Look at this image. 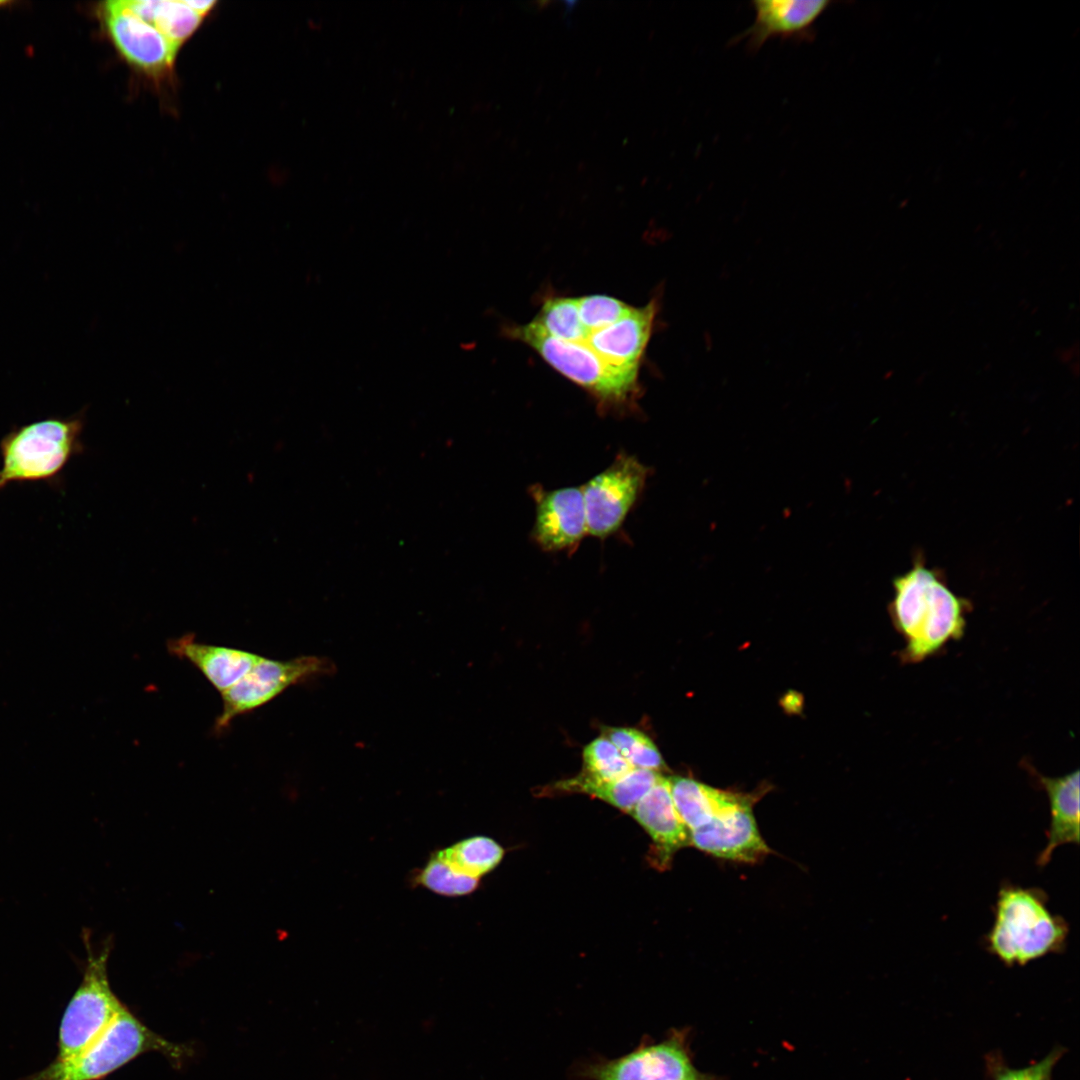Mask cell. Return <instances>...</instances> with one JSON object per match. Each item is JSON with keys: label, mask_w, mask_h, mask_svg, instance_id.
I'll use <instances>...</instances> for the list:
<instances>
[{"label": "cell", "mask_w": 1080, "mask_h": 1080, "mask_svg": "<svg viewBox=\"0 0 1080 1080\" xmlns=\"http://www.w3.org/2000/svg\"><path fill=\"white\" fill-rule=\"evenodd\" d=\"M892 586L894 596L888 610L905 640L899 652L903 663L921 662L963 636L970 603L949 588L938 570L916 560L909 570L894 577Z\"/></svg>", "instance_id": "1"}, {"label": "cell", "mask_w": 1080, "mask_h": 1080, "mask_svg": "<svg viewBox=\"0 0 1080 1080\" xmlns=\"http://www.w3.org/2000/svg\"><path fill=\"white\" fill-rule=\"evenodd\" d=\"M1068 933V923L1051 912L1048 895L1042 889L1004 883L998 890L994 922L985 936V947L1006 966H1023L1063 952Z\"/></svg>", "instance_id": "2"}, {"label": "cell", "mask_w": 1080, "mask_h": 1080, "mask_svg": "<svg viewBox=\"0 0 1080 1080\" xmlns=\"http://www.w3.org/2000/svg\"><path fill=\"white\" fill-rule=\"evenodd\" d=\"M148 1052H158L181 1064L189 1049L148 1028L124 1006L102 1034L71 1057L55 1058L44 1069L23 1080H101Z\"/></svg>", "instance_id": "3"}, {"label": "cell", "mask_w": 1080, "mask_h": 1080, "mask_svg": "<svg viewBox=\"0 0 1080 1080\" xmlns=\"http://www.w3.org/2000/svg\"><path fill=\"white\" fill-rule=\"evenodd\" d=\"M84 414L13 427L0 440V491L11 483L54 481L83 450Z\"/></svg>", "instance_id": "4"}, {"label": "cell", "mask_w": 1080, "mask_h": 1080, "mask_svg": "<svg viewBox=\"0 0 1080 1080\" xmlns=\"http://www.w3.org/2000/svg\"><path fill=\"white\" fill-rule=\"evenodd\" d=\"M507 335L535 350L551 367L591 394L601 411L634 408L640 396L639 374L609 367L578 342L544 332L532 320L506 329Z\"/></svg>", "instance_id": "5"}, {"label": "cell", "mask_w": 1080, "mask_h": 1080, "mask_svg": "<svg viewBox=\"0 0 1080 1080\" xmlns=\"http://www.w3.org/2000/svg\"><path fill=\"white\" fill-rule=\"evenodd\" d=\"M87 961L81 983L63 1014L56 1058L78 1054L93 1043L125 1006L113 992L107 974L111 942L96 952L89 931L83 933Z\"/></svg>", "instance_id": "6"}, {"label": "cell", "mask_w": 1080, "mask_h": 1080, "mask_svg": "<svg viewBox=\"0 0 1080 1080\" xmlns=\"http://www.w3.org/2000/svg\"><path fill=\"white\" fill-rule=\"evenodd\" d=\"M648 474L647 466L622 452L582 486L589 535L605 539L618 532L641 495Z\"/></svg>", "instance_id": "7"}, {"label": "cell", "mask_w": 1080, "mask_h": 1080, "mask_svg": "<svg viewBox=\"0 0 1080 1080\" xmlns=\"http://www.w3.org/2000/svg\"><path fill=\"white\" fill-rule=\"evenodd\" d=\"M332 668L328 660L316 656H301L282 661L262 657L232 687L221 693L222 711L214 729L222 731L237 716L252 712L269 703L291 685Z\"/></svg>", "instance_id": "8"}, {"label": "cell", "mask_w": 1080, "mask_h": 1080, "mask_svg": "<svg viewBox=\"0 0 1080 1080\" xmlns=\"http://www.w3.org/2000/svg\"><path fill=\"white\" fill-rule=\"evenodd\" d=\"M98 13L113 46L131 67L156 81L169 76L178 47L128 10L122 0L102 3Z\"/></svg>", "instance_id": "9"}, {"label": "cell", "mask_w": 1080, "mask_h": 1080, "mask_svg": "<svg viewBox=\"0 0 1080 1080\" xmlns=\"http://www.w3.org/2000/svg\"><path fill=\"white\" fill-rule=\"evenodd\" d=\"M586 1074L592 1080H714L696 1069L681 1032L643 1044L619 1058L593 1064Z\"/></svg>", "instance_id": "10"}, {"label": "cell", "mask_w": 1080, "mask_h": 1080, "mask_svg": "<svg viewBox=\"0 0 1080 1080\" xmlns=\"http://www.w3.org/2000/svg\"><path fill=\"white\" fill-rule=\"evenodd\" d=\"M759 796L747 794L709 823L690 831V845L718 858L756 863L770 852L752 813Z\"/></svg>", "instance_id": "11"}, {"label": "cell", "mask_w": 1080, "mask_h": 1080, "mask_svg": "<svg viewBox=\"0 0 1080 1080\" xmlns=\"http://www.w3.org/2000/svg\"><path fill=\"white\" fill-rule=\"evenodd\" d=\"M535 503L532 537L545 552H574L588 534L582 486L529 488Z\"/></svg>", "instance_id": "12"}, {"label": "cell", "mask_w": 1080, "mask_h": 1080, "mask_svg": "<svg viewBox=\"0 0 1080 1080\" xmlns=\"http://www.w3.org/2000/svg\"><path fill=\"white\" fill-rule=\"evenodd\" d=\"M657 306L655 299L641 307L633 306L626 315L604 328L587 330L583 327L580 338L570 342L583 344L609 367L639 374Z\"/></svg>", "instance_id": "13"}, {"label": "cell", "mask_w": 1080, "mask_h": 1080, "mask_svg": "<svg viewBox=\"0 0 1080 1080\" xmlns=\"http://www.w3.org/2000/svg\"><path fill=\"white\" fill-rule=\"evenodd\" d=\"M753 24L732 41L747 39L751 52L758 51L772 37L810 40L813 26L831 4L828 0H754Z\"/></svg>", "instance_id": "14"}, {"label": "cell", "mask_w": 1080, "mask_h": 1080, "mask_svg": "<svg viewBox=\"0 0 1080 1080\" xmlns=\"http://www.w3.org/2000/svg\"><path fill=\"white\" fill-rule=\"evenodd\" d=\"M629 814L651 837L657 868L669 867L674 854L690 845V830L675 810L667 778L660 776Z\"/></svg>", "instance_id": "15"}, {"label": "cell", "mask_w": 1080, "mask_h": 1080, "mask_svg": "<svg viewBox=\"0 0 1080 1080\" xmlns=\"http://www.w3.org/2000/svg\"><path fill=\"white\" fill-rule=\"evenodd\" d=\"M167 648L172 655L197 667L221 693L238 682L261 658L246 650L197 642L193 634L170 639Z\"/></svg>", "instance_id": "16"}, {"label": "cell", "mask_w": 1080, "mask_h": 1080, "mask_svg": "<svg viewBox=\"0 0 1080 1080\" xmlns=\"http://www.w3.org/2000/svg\"><path fill=\"white\" fill-rule=\"evenodd\" d=\"M1049 801L1050 824L1047 844L1036 864L1046 866L1056 848L1064 844H1079V770L1059 777L1036 776Z\"/></svg>", "instance_id": "17"}, {"label": "cell", "mask_w": 1080, "mask_h": 1080, "mask_svg": "<svg viewBox=\"0 0 1080 1080\" xmlns=\"http://www.w3.org/2000/svg\"><path fill=\"white\" fill-rule=\"evenodd\" d=\"M667 779L675 810L690 831L706 825L746 795L715 789L690 777Z\"/></svg>", "instance_id": "18"}, {"label": "cell", "mask_w": 1080, "mask_h": 1080, "mask_svg": "<svg viewBox=\"0 0 1080 1080\" xmlns=\"http://www.w3.org/2000/svg\"><path fill=\"white\" fill-rule=\"evenodd\" d=\"M125 7L180 48L199 28L202 16L184 0H122Z\"/></svg>", "instance_id": "19"}, {"label": "cell", "mask_w": 1080, "mask_h": 1080, "mask_svg": "<svg viewBox=\"0 0 1080 1080\" xmlns=\"http://www.w3.org/2000/svg\"><path fill=\"white\" fill-rule=\"evenodd\" d=\"M633 767L618 749L604 736L589 743L583 750V771L575 778L557 784L559 790L578 792L585 786L617 780Z\"/></svg>", "instance_id": "20"}, {"label": "cell", "mask_w": 1080, "mask_h": 1080, "mask_svg": "<svg viewBox=\"0 0 1080 1080\" xmlns=\"http://www.w3.org/2000/svg\"><path fill=\"white\" fill-rule=\"evenodd\" d=\"M454 870L480 879L491 872L504 856L503 848L486 836H473L434 853Z\"/></svg>", "instance_id": "21"}, {"label": "cell", "mask_w": 1080, "mask_h": 1080, "mask_svg": "<svg viewBox=\"0 0 1080 1080\" xmlns=\"http://www.w3.org/2000/svg\"><path fill=\"white\" fill-rule=\"evenodd\" d=\"M660 776L657 771L633 768L617 780L599 785L585 786L579 789L578 792L599 798L629 813L655 785Z\"/></svg>", "instance_id": "22"}, {"label": "cell", "mask_w": 1080, "mask_h": 1080, "mask_svg": "<svg viewBox=\"0 0 1080 1080\" xmlns=\"http://www.w3.org/2000/svg\"><path fill=\"white\" fill-rule=\"evenodd\" d=\"M532 321L548 335L564 341H575L582 333L576 297L546 299Z\"/></svg>", "instance_id": "23"}, {"label": "cell", "mask_w": 1080, "mask_h": 1080, "mask_svg": "<svg viewBox=\"0 0 1080 1080\" xmlns=\"http://www.w3.org/2000/svg\"><path fill=\"white\" fill-rule=\"evenodd\" d=\"M415 885L422 886L435 894L457 897L471 894L479 886V880L457 872L441 858L433 854L423 868L414 877Z\"/></svg>", "instance_id": "24"}, {"label": "cell", "mask_w": 1080, "mask_h": 1080, "mask_svg": "<svg viewBox=\"0 0 1080 1080\" xmlns=\"http://www.w3.org/2000/svg\"><path fill=\"white\" fill-rule=\"evenodd\" d=\"M607 738L633 768L657 771L665 766L651 739L634 728L606 729Z\"/></svg>", "instance_id": "25"}, {"label": "cell", "mask_w": 1080, "mask_h": 1080, "mask_svg": "<svg viewBox=\"0 0 1080 1080\" xmlns=\"http://www.w3.org/2000/svg\"><path fill=\"white\" fill-rule=\"evenodd\" d=\"M578 315L587 330L604 328L626 315L633 306L608 295L592 294L576 297Z\"/></svg>", "instance_id": "26"}, {"label": "cell", "mask_w": 1080, "mask_h": 1080, "mask_svg": "<svg viewBox=\"0 0 1080 1080\" xmlns=\"http://www.w3.org/2000/svg\"><path fill=\"white\" fill-rule=\"evenodd\" d=\"M1062 1053V1049H1054L1041 1061L1021 1069L998 1067L993 1080H1051L1053 1067Z\"/></svg>", "instance_id": "27"}, {"label": "cell", "mask_w": 1080, "mask_h": 1080, "mask_svg": "<svg viewBox=\"0 0 1080 1080\" xmlns=\"http://www.w3.org/2000/svg\"><path fill=\"white\" fill-rule=\"evenodd\" d=\"M184 2L202 17L206 16L216 5V1L213 0H184Z\"/></svg>", "instance_id": "28"}, {"label": "cell", "mask_w": 1080, "mask_h": 1080, "mask_svg": "<svg viewBox=\"0 0 1080 1080\" xmlns=\"http://www.w3.org/2000/svg\"><path fill=\"white\" fill-rule=\"evenodd\" d=\"M7 4L6 1H0V6Z\"/></svg>", "instance_id": "29"}]
</instances>
